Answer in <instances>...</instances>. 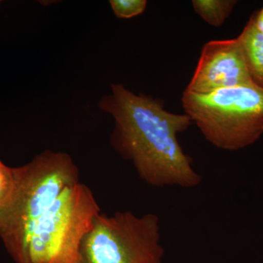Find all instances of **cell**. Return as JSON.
<instances>
[{
	"mask_svg": "<svg viewBox=\"0 0 263 263\" xmlns=\"http://www.w3.org/2000/svg\"><path fill=\"white\" fill-rule=\"evenodd\" d=\"M164 105L160 99L136 95L114 84L111 93L99 103L115 122L112 146L133 162L143 181L155 187H196L202 176L178 141L179 134L193 122L186 114L170 113Z\"/></svg>",
	"mask_w": 263,
	"mask_h": 263,
	"instance_id": "cell-1",
	"label": "cell"
},
{
	"mask_svg": "<svg viewBox=\"0 0 263 263\" xmlns=\"http://www.w3.org/2000/svg\"><path fill=\"white\" fill-rule=\"evenodd\" d=\"M13 170V192L0 209V237L15 263H27L34 227L67 186L79 182V172L70 155L51 150Z\"/></svg>",
	"mask_w": 263,
	"mask_h": 263,
	"instance_id": "cell-2",
	"label": "cell"
},
{
	"mask_svg": "<svg viewBox=\"0 0 263 263\" xmlns=\"http://www.w3.org/2000/svg\"><path fill=\"white\" fill-rule=\"evenodd\" d=\"M181 102L186 115L216 148L242 149L263 134V89L254 85L205 95L185 90Z\"/></svg>",
	"mask_w": 263,
	"mask_h": 263,
	"instance_id": "cell-3",
	"label": "cell"
},
{
	"mask_svg": "<svg viewBox=\"0 0 263 263\" xmlns=\"http://www.w3.org/2000/svg\"><path fill=\"white\" fill-rule=\"evenodd\" d=\"M100 209L84 183L67 186L33 230L27 263H79L81 245Z\"/></svg>",
	"mask_w": 263,
	"mask_h": 263,
	"instance_id": "cell-4",
	"label": "cell"
},
{
	"mask_svg": "<svg viewBox=\"0 0 263 263\" xmlns=\"http://www.w3.org/2000/svg\"><path fill=\"white\" fill-rule=\"evenodd\" d=\"M164 256L157 214L100 213L83 240L79 263H163Z\"/></svg>",
	"mask_w": 263,
	"mask_h": 263,
	"instance_id": "cell-5",
	"label": "cell"
},
{
	"mask_svg": "<svg viewBox=\"0 0 263 263\" xmlns=\"http://www.w3.org/2000/svg\"><path fill=\"white\" fill-rule=\"evenodd\" d=\"M254 85L238 38L212 41L202 48L186 91L205 95L216 90ZM255 86V85H254Z\"/></svg>",
	"mask_w": 263,
	"mask_h": 263,
	"instance_id": "cell-6",
	"label": "cell"
},
{
	"mask_svg": "<svg viewBox=\"0 0 263 263\" xmlns=\"http://www.w3.org/2000/svg\"><path fill=\"white\" fill-rule=\"evenodd\" d=\"M237 38L252 82L263 89V34L256 27L253 15Z\"/></svg>",
	"mask_w": 263,
	"mask_h": 263,
	"instance_id": "cell-7",
	"label": "cell"
},
{
	"mask_svg": "<svg viewBox=\"0 0 263 263\" xmlns=\"http://www.w3.org/2000/svg\"><path fill=\"white\" fill-rule=\"evenodd\" d=\"M237 1L233 0H194V10L208 24L220 27L229 16Z\"/></svg>",
	"mask_w": 263,
	"mask_h": 263,
	"instance_id": "cell-8",
	"label": "cell"
},
{
	"mask_svg": "<svg viewBox=\"0 0 263 263\" xmlns=\"http://www.w3.org/2000/svg\"><path fill=\"white\" fill-rule=\"evenodd\" d=\"M114 14L118 18H129L141 14L146 10V0H111Z\"/></svg>",
	"mask_w": 263,
	"mask_h": 263,
	"instance_id": "cell-9",
	"label": "cell"
},
{
	"mask_svg": "<svg viewBox=\"0 0 263 263\" xmlns=\"http://www.w3.org/2000/svg\"><path fill=\"white\" fill-rule=\"evenodd\" d=\"M14 186L13 167H8L0 160V209L9 200Z\"/></svg>",
	"mask_w": 263,
	"mask_h": 263,
	"instance_id": "cell-10",
	"label": "cell"
},
{
	"mask_svg": "<svg viewBox=\"0 0 263 263\" xmlns=\"http://www.w3.org/2000/svg\"><path fill=\"white\" fill-rule=\"evenodd\" d=\"M253 16L256 27L259 32L263 34V8L256 14H254Z\"/></svg>",
	"mask_w": 263,
	"mask_h": 263,
	"instance_id": "cell-11",
	"label": "cell"
}]
</instances>
